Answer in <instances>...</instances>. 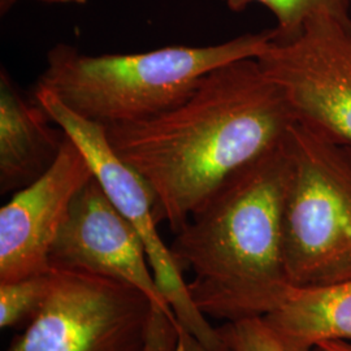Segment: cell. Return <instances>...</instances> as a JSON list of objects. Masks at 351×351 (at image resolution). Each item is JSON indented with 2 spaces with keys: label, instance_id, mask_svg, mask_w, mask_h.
Returning <instances> with one entry per match:
<instances>
[{
  "label": "cell",
  "instance_id": "ac0fdd59",
  "mask_svg": "<svg viewBox=\"0 0 351 351\" xmlns=\"http://www.w3.org/2000/svg\"><path fill=\"white\" fill-rule=\"evenodd\" d=\"M346 4H348V11H349V17H350L351 21V0H346Z\"/></svg>",
  "mask_w": 351,
  "mask_h": 351
},
{
  "label": "cell",
  "instance_id": "8992f818",
  "mask_svg": "<svg viewBox=\"0 0 351 351\" xmlns=\"http://www.w3.org/2000/svg\"><path fill=\"white\" fill-rule=\"evenodd\" d=\"M34 99L53 124L82 151L106 195L138 232L155 280L186 339L206 351L217 349L221 342L219 328H215L194 304L182 271L176 263L171 247L159 234V221L155 215L156 199L150 185L113 150L106 126L71 111L47 88L37 86Z\"/></svg>",
  "mask_w": 351,
  "mask_h": 351
},
{
  "label": "cell",
  "instance_id": "2e32d148",
  "mask_svg": "<svg viewBox=\"0 0 351 351\" xmlns=\"http://www.w3.org/2000/svg\"><path fill=\"white\" fill-rule=\"evenodd\" d=\"M47 4H85L88 0H38Z\"/></svg>",
  "mask_w": 351,
  "mask_h": 351
},
{
  "label": "cell",
  "instance_id": "e0dca14e",
  "mask_svg": "<svg viewBox=\"0 0 351 351\" xmlns=\"http://www.w3.org/2000/svg\"><path fill=\"white\" fill-rule=\"evenodd\" d=\"M13 0H0V7H1V13H4V11H7L11 4H12Z\"/></svg>",
  "mask_w": 351,
  "mask_h": 351
},
{
  "label": "cell",
  "instance_id": "7a4b0ae2",
  "mask_svg": "<svg viewBox=\"0 0 351 351\" xmlns=\"http://www.w3.org/2000/svg\"><path fill=\"white\" fill-rule=\"evenodd\" d=\"M287 137L229 176L169 246L182 274L193 275L189 294L207 319L263 317L291 285L284 261Z\"/></svg>",
  "mask_w": 351,
  "mask_h": 351
},
{
  "label": "cell",
  "instance_id": "7c38bea8",
  "mask_svg": "<svg viewBox=\"0 0 351 351\" xmlns=\"http://www.w3.org/2000/svg\"><path fill=\"white\" fill-rule=\"evenodd\" d=\"M53 284V269L0 282V328L27 326L42 310Z\"/></svg>",
  "mask_w": 351,
  "mask_h": 351
},
{
  "label": "cell",
  "instance_id": "8fae6325",
  "mask_svg": "<svg viewBox=\"0 0 351 351\" xmlns=\"http://www.w3.org/2000/svg\"><path fill=\"white\" fill-rule=\"evenodd\" d=\"M263 320L288 351H315L328 341L351 342V280L290 285Z\"/></svg>",
  "mask_w": 351,
  "mask_h": 351
},
{
  "label": "cell",
  "instance_id": "4fadbf2b",
  "mask_svg": "<svg viewBox=\"0 0 351 351\" xmlns=\"http://www.w3.org/2000/svg\"><path fill=\"white\" fill-rule=\"evenodd\" d=\"M229 10L241 12L251 3H259L268 8L276 19L278 39L295 36L311 17L320 13L348 16L346 0H223Z\"/></svg>",
  "mask_w": 351,
  "mask_h": 351
},
{
  "label": "cell",
  "instance_id": "5bb4252c",
  "mask_svg": "<svg viewBox=\"0 0 351 351\" xmlns=\"http://www.w3.org/2000/svg\"><path fill=\"white\" fill-rule=\"evenodd\" d=\"M221 329L233 351H288L264 323L263 317L226 323Z\"/></svg>",
  "mask_w": 351,
  "mask_h": 351
},
{
  "label": "cell",
  "instance_id": "5b68a950",
  "mask_svg": "<svg viewBox=\"0 0 351 351\" xmlns=\"http://www.w3.org/2000/svg\"><path fill=\"white\" fill-rule=\"evenodd\" d=\"M53 269L50 295L5 351H181L173 323L138 289L75 269Z\"/></svg>",
  "mask_w": 351,
  "mask_h": 351
},
{
  "label": "cell",
  "instance_id": "6da1fadb",
  "mask_svg": "<svg viewBox=\"0 0 351 351\" xmlns=\"http://www.w3.org/2000/svg\"><path fill=\"white\" fill-rule=\"evenodd\" d=\"M295 119L256 59L224 64L173 108L107 128L117 155L150 185L173 233L226 178L281 143Z\"/></svg>",
  "mask_w": 351,
  "mask_h": 351
},
{
  "label": "cell",
  "instance_id": "3957f363",
  "mask_svg": "<svg viewBox=\"0 0 351 351\" xmlns=\"http://www.w3.org/2000/svg\"><path fill=\"white\" fill-rule=\"evenodd\" d=\"M276 36L274 27L211 46H167L97 56L56 45L47 53L37 86L106 128L138 123L182 103L213 69L259 58Z\"/></svg>",
  "mask_w": 351,
  "mask_h": 351
},
{
  "label": "cell",
  "instance_id": "9a60e30c",
  "mask_svg": "<svg viewBox=\"0 0 351 351\" xmlns=\"http://www.w3.org/2000/svg\"><path fill=\"white\" fill-rule=\"evenodd\" d=\"M317 351H351V342L346 341H328L317 346Z\"/></svg>",
  "mask_w": 351,
  "mask_h": 351
},
{
  "label": "cell",
  "instance_id": "d6986e66",
  "mask_svg": "<svg viewBox=\"0 0 351 351\" xmlns=\"http://www.w3.org/2000/svg\"><path fill=\"white\" fill-rule=\"evenodd\" d=\"M220 351H233L232 350V348H230V345H229V343H228V341H226V346H224V348H223V349H221V350Z\"/></svg>",
  "mask_w": 351,
  "mask_h": 351
},
{
  "label": "cell",
  "instance_id": "277c9868",
  "mask_svg": "<svg viewBox=\"0 0 351 351\" xmlns=\"http://www.w3.org/2000/svg\"><path fill=\"white\" fill-rule=\"evenodd\" d=\"M290 180L284 261L291 285L351 280V147L294 123L287 137Z\"/></svg>",
  "mask_w": 351,
  "mask_h": 351
},
{
  "label": "cell",
  "instance_id": "ba28073f",
  "mask_svg": "<svg viewBox=\"0 0 351 351\" xmlns=\"http://www.w3.org/2000/svg\"><path fill=\"white\" fill-rule=\"evenodd\" d=\"M50 265L110 277L142 291L194 351L151 269L145 245L93 176L75 194L50 254Z\"/></svg>",
  "mask_w": 351,
  "mask_h": 351
},
{
  "label": "cell",
  "instance_id": "9c48e42d",
  "mask_svg": "<svg viewBox=\"0 0 351 351\" xmlns=\"http://www.w3.org/2000/svg\"><path fill=\"white\" fill-rule=\"evenodd\" d=\"M93 176L85 155L65 134L50 168L0 210V282L50 269L51 249L71 203Z\"/></svg>",
  "mask_w": 351,
  "mask_h": 351
},
{
  "label": "cell",
  "instance_id": "30bf717a",
  "mask_svg": "<svg viewBox=\"0 0 351 351\" xmlns=\"http://www.w3.org/2000/svg\"><path fill=\"white\" fill-rule=\"evenodd\" d=\"M50 116L29 101L0 71V193H16L43 175L56 160L65 133L52 128Z\"/></svg>",
  "mask_w": 351,
  "mask_h": 351
},
{
  "label": "cell",
  "instance_id": "52a82bcc",
  "mask_svg": "<svg viewBox=\"0 0 351 351\" xmlns=\"http://www.w3.org/2000/svg\"><path fill=\"white\" fill-rule=\"evenodd\" d=\"M256 60L295 123L351 147L350 17L316 14L295 36L275 38Z\"/></svg>",
  "mask_w": 351,
  "mask_h": 351
}]
</instances>
